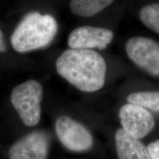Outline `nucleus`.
Listing matches in <instances>:
<instances>
[{
  "mask_svg": "<svg viewBox=\"0 0 159 159\" xmlns=\"http://www.w3.org/2000/svg\"><path fill=\"white\" fill-rule=\"evenodd\" d=\"M7 49V46L4 39V35L2 31L0 30V52H4Z\"/></svg>",
  "mask_w": 159,
  "mask_h": 159,
  "instance_id": "nucleus-14",
  "label": "nucleus"
},
{
  "mask_svg": "<svg viewBox=\"0 0 159 159\" xmlns=\"http://www.w3.org/2000/svg\"><path fill=\"white\" fill-rule=\"evenodd\" d=\"M129 58L137 66L152 75L159 76V43L145 37H133L125 44Z\"/></svg>",
  "mask_w": 159,
  "mask_h": 159,
  "instance_id": "nucleus-4",
  "label": "nucleus"
},
{
  "mask_svg": "<svg viewBox=\"0 0 159 159\" xmlns=\"http://www.w3.org/2000/svg\"><path fill=\"white\" fill-rule=\"evenodd\" d=\"M57 73L84 92H94L105 84L106 63L102 55L91 49L65 50L56 61Z\"/></svg>",
  "mask_w": 159,
  "mask_h": 159,
  "instance_id": "nucleus-1",
  "label": "nucleus"
},
{
  "mask_svg": "<svg viewBox=\"0 0 159 159\" xmlns=\"http://www.w3.org/2000/svg\"><path fill=\"white\" fill-rule=\"evenodd\" d=\"M54 17L38 12L27 14L11 35L12 47L18 52H27L48 46L57 34Z\"/></svg>",
  "mask_w": 159,
  "mask_h": 159,
  "instance_id": "nucleus-2",
  "label": "nucleus"
},
{
  "mask_svg": "<svg viewBox=\"0 0 159 159\" xmlns=\"http://www.w3.org/2000/svg\"><path fill=\"white\" fill-rule=\"evenodd\" d=\"M113 2L114 1L111 0H72L69 5L75 15L89 17L99 13Z\"/></svg>",
  "mask_w": 159,
  "mask_h": 159,
  "instance_id": "nucleus-10",
  "label": "nucleus"
},
{
  "mask_svg": "<svg viewBox=\"0 0 159 159\" xmlns=\"http://www.w3.org/2000/svg\"><path fill=\"white\" fill-rule=\"evenodd\" d=\"M49 148V137L45 131H34L24 136L12 145L10 159H46Z\"/></svg>",
  "mask_w": 159,
  "mask_h": 159,
  "instance_id": "nucleus-7",
  "label": "nucleus"
},
{
  "mask_svg": "<svg viewBox=\"0 0 159 159\" xmlns=\"http://www.w3.org/2000/svg\"><path fill=\"white\" fill-rule=\"evenodd\" d=\"M129 103L136 104L155 112H159V91L133 93L127 98Z\"/></svg>",
  "mask_w": 159,
  "mask_h": 159,
  "instance_id": "nucleus-11",
  "label": "nucleus"
},
{
  "mask_svg": "<svg viewBox=\"0 0 159 159\" xmlns=\"http://www.w3.org/2000/svg\"><path fill=\"white\" fill-rule=\"evenodd\" d=\"M122 129L137 139L146 136L155 126V119L148 109L140 105L127 103L119 114Z\"/></svg>",
  "mask_w": 159,
  "mask_h": 159,
  "instance_id": "nucleus-6",
  "label": "nucleus"
},
{
  "mask_svg": "<svg viewBox=\"0 0 159 159\" xmlns=\"http://www.w3.org/2000/svg\"><path fill=\"white\" fill-rule=\"evenodd\" d=\"M114 33L110 30L83 26L75 29L68 38V44L73 49H104L112 41Z\"/></svg>",
  "mask_w": 159,
  "mask_h": 159,
  "instance_id": "nucleus-8",
  "label": "nucleus"
},
{
  "mask_svg": "<svg viewBox=\"0 0 159 159\" xmlns=\"http://www.w3.org/2000/svg\"><path fill=\"white\" fill-rule=\"evenodd\" d=\"M139 18L147 27L159 34V3L143 7L139 12Z\"/></svg>",
  "mask_w": 159,
  "mask_h": 159,
  "instance_id": "nucleus-12",
  "label": "nucleus"
},
{
  "mask_svg": "<svg viewBox=\"0 0 159 159\" xmlns=\"http://www.w3.org/2000/svg\"><path fill=\"white\" fill-rule=\"evenodd\" d=\"M151 158L159 159V140L150 143L148 147Z\"/></svg>",
  "mask_w": 159,
  "mask_h": 159,
  "instance_id": "nucleus-13",
  "label": "nucleus"
},
{
  "mask_svg": "<svg viewBox=\"0 0 159 159\" xmlns=\"http://www.w3.org/2000/svg\"><path fill=\"white\" fill-rule=\"evenodd\" d=\"M43 96L42 85L35 80L25 81L12 91L11 103L26 126L33 127L39 124Z\"/></svg>",
  "mask_w": 159,
  "mask_h": 159,
  "instance_id": "nucleus-3",
  "label": "nucleus"
},
{
  "mask_svg": "<svg viewBox=\"0 0 159 159\" xmlns=\"http://www.w3.org/2000/svg\"><path fill=\"white\" fill-rule=\"evenodd\" d=\"M115 143L119 159H152L148 148L122 128L116 130Z\"/></svg>",
  "mask_w": 159,
  "mask_h": 159,
  "instance_id": "nucleus-9",
  "label": "nucleus"
},
{
  "mask_svg": "<svg viewBox=\"0 0 159 159\" xmlns=\"http://www.w3.org/2000/svg\"><path fill=\"white\" fill-rule=\"evenodd\" d=\"M55 131L60 142L74 152L89 150L93 145L90 132L80 123L66 116H61L55 122Z\"/></svg>",
  "mask_w": 159,
  "mask_h": 159,
  "instance_id": "nucleus-5",
  "label": "nucleus"
}]
</instances>
